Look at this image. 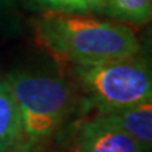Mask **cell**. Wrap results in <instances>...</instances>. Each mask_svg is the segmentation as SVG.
Segmentation results:
<instances>
[{"instance_id":"6da1fadb","label":"cell","mask_w":152,"mask_h":152,"mask_svg":"<svg viewBox=\"0 0 152 152\" xmlns=\"http://www.w3.org/2000/svg\"><path fill=\"white\" fill-rule=\"evenodd\" d=\"M35 35L55 59L73 65L130 58L140 51L130 27L73 13L45 11L35 21Z\"/></svg>"},{"instance_id":"7a4b0ae2","label":"cell","mask_w":152,"mask_h":152,"mask_svg":"<svg viewBox=\"0 0 152 152\" xmlns=\"http://www.w3.org/2000/svg\"><path fill=\"white\" fill-rule=\"evenodd\" d=\"M75 76L100 114L151 100L149 65L134 56L75 65Z\"/></svg>"},{"instance_id":"3957f363","label":"cell","mask_w":152,"mask_h":152,"mask_svg":"<svg viewBox=\"0 0 152 152\" xmlns=\"http://www.w3.org/2000/svg\"><path fill=\"white\" fill-rule=\"evenodd\" d=\"M21 113L24 137L42 141L65 121L72 103L71 89L65 82L49 75L24 71L6 76Z\"/></svg>"},{"instance_id":"277c9868","label":"cell","mask_w":152,"mask_h":152,"mask_svg":"<svg viewBox=\"0 0 152 152\" xmlns=\"http://www.w3.org/2000/svg\"><path fill=\"white\" fill-rule=\"evenodd\" d=\"M73 152H145L118 127L96 115L80 123L73 141Z\"/></svg>"},{"instance_id":"5b68a950","label":"cell","mask_w":152,"mask_h":152,"mask_svg":"<svg viewBox=\"0 0 152 152\" xmlns=\"http://www.w3.org/2000/svg\"><path fill=\"white\" fill-rule=\"evenodd\" d=\"M120 130L134 138L145 152L152 147V103L151 100L113 110L110 113L99 114Z\"/></svg>"},{"instance_id":"8992f818","label":"cell","mask_w":152,"mask_h":152,"mask_svg":"<svg viewBox=\"0 0 152 152\" xmlns=\"http://www.w3.org/2000/svg\"><path fill=\"white\" fill-rule=\"evenodd\" d=\"M21 113L6 77H0V152L9 151L23 141Z\"/></svg>"},{"instance_id":"52a82bcc","label":"cell","mask_w":152,"mask_h":152,"mask_svg":"<svg viewBox=\"0 0 152 152\" xmlns=\"http://www.w3.org/2000/svg\"><path fill=\"white\" fill-rule=\"evenodd\" d=\"M100 9L120 20L145 24L152 14V0H100Z\"/></svg>"},{"instance_id":"ba28073f","label":"cell","mask_w":152,"mask_h":152,"mask_svg":"<svg viewBox=\"0 0 152 152\" xmlns=\"http://www.w3.org/2000/svg\"><path fill=\"white\" fill-rule=\"evenodd\" d=\"M49 10L82 14L93 10H100V0H37Z\"/></svg>"},{"instance_id":"9c48e42d","label":"cell","mask_w":152,"mask_h":152,"mask_svg":"<svg viewBox=\"0 0 152 152\" xmlns=\"http://www.w3.org/2000/svg\"><path fill=\"white\" fill-rule=\"evenodd\" d=\"M41 142L42 141H35V140L24 138L23 141H20L17 145L11 147L9 151L6 152H44Z\"/></svg>"}]
</instances>
